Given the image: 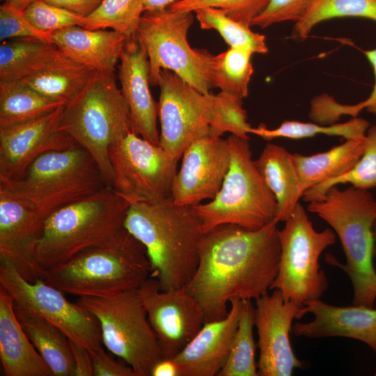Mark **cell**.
<instances>
[{
	"label": "cell",
	"mask_w": 376,
	"mask_h": 376,
	"mask_svg": "<svg viewBox=\"0 0 376 376\" xmlns=\"http://www.w3.org/2000/svg\"><path fill=\"white\" fill-rule=\"evenodd\" d=\"M277 224L257 230L224 224L204 233L185 288L201 305L205 322L226 317L233 299L256 301L270 290L281 256Z\"/></svg>",
	"instance_id": "cell-1"
},
{
	"label": "cell",
	"mask_w": 376,
	"mask_h": 376,
	"mask_svg": "<svg viewBox=\"0 0 376 376\" xmlns=\"http://www.w3.org/2000/svg\"><path fill=\"white\" fill-rule=\"evenodd\" d=\"M124 228L145 247L150 276L162 290L185 286L197 267L204 235L192 206L176 204L172 196L130 205Z\"/></svg>",
	"instance_id": "cell-2"
},
{
	"label": "cell",
	"mask_w": 376,
	"mask_h": 376,
	"mask_svg": "<svg viewBox=\"0 0 376 376\" xmlns=\"http://www.w3.org/2000/svg\"><path fill=\"white\" fill-rule=\"evenodd\" d=\"M307 210L325 221L339 237L346 264L332 256H327L326 260L349 276L354 289L352 304L373 307L376 301L374 196L368 189L354 186L340 189L335 185L321 198L309 202Z\"/></svg>",
	"instance_id": "cell-3"
},
{
	"label": "cell",
	"mask_w": 376,
	"mask_h": 376,
	"mask_svg": "<svg viewBox=\"0 0 376 376\" xmlns=\"http://www.w3.org/2000/svg\"><path fill=\"white\" fill-rule=\"evenodd\" d=\"M150 276L144 246L124 227L107 242L42 272L45 282L78 297L139 289Z\"/></svg>",
	"instance_id": "cell-4"
},
{
	"label": "cell",
	"mask_w": 376,
	"mask_h": 376,
	"mask_svg": "<svg viewBox=\"0 0 376 376\" xmlns=\"http://www.w3.org/2000/svg\"><path fill=\"white\" fill-rule=\"evenodd\" d=\"M130 205L104 187L58 208L46 220L36 246L42 271L111 239L124 227Z\"/></svg>",
	"instance_id": "cell-5"
},
{
	"label": "cell",
	"mask_w": 376,
	"mask_h": 376,
	"mask_svg": "<svg viewBox=\"0 0 376 376\" xmlns=\"http://www.w3.org/2000/svg\"><path fill=\"white\" fill-rule=\"evenodd\" d=\"M60 129L90 153L106 187L111 188L109 148L133 132L130 109L115 72L95 71L82 91L64 105Z\"/></svg>",
	"instance_id": "cell-6"
},
{
	"label": "cell",
	"mask_w": 376,
	"mask_h": 376,
	"mask_svg": "<svg viewBox=\"0 0 376 376\" xmlns=\"http://www.w3.org/2000/svg\"><path fill=\"white\" fill-rule=\"evenodd\" d=\"M229 170L216 196L192 206L204 233L224 224L257 230L274 222L276 199L256 168L248 139L231 134Z\"/></svg>",
	"instance_id": "cell-7"
},
{
	"label": "cell",
	"mask_w": 376,
	"mask_h": 376,
	"mask_svg": "<svg viewBox=\"0 0 376 376\" xmlns=\"http://www.w3.org/2000/svg\"><path fill=\"white\" fill-rule=\"evenodd\" d=\"M106 187L90 153L82 147L43 153L17 180L1 182L0 191L55 212L81 197Z\"/></svg>",
	"instance_id": "cell-8"
},
{
	"label": "cell",
	"mask_w": 376,
	"mask_h": 376,
	"mask_svg": "<svg viewBox=\"0 0 376 376\" xmlns=\"http://www.w3.org/2000/svg\"><path fill=\"white\" fill-rule=\"evenodd\" d=\"M77 302L98 322L107 349L131 367L135 376H150L162 355L139 289L81 297Z\"/></svg>",
	"instance_id": "cell-9"
},
{
	"label": "cell",
	"mask_w": 376,
	"mask_h": 376,
	"mask_svg": "<svg viewBox=\"0 0 376 376\" xmlns=\"http://www.w3.org/2000/svg\"><path fill=\"white\" fill-rule=\"evenodd\" d=\"M193 22V13H175L169 8L142 15L136 37L147 52L151 86L158 85L160 71L166 69L201 93H210L212 55L189 45L187 33Z\"/></svg>",
	"instance_id": "cell-10"
},
{
	"label": "cell",
	"mask_w": 376,
	"mask_h": 376,
	"mask_svg": "<svg viewBox=\"0 0 376 376\" xmlns=\"http://www.w3.org/2000/svg\"><path fill=\"white\" fill-rule=\"evenodd\" d=\"M284 222V227L278 230L281 256L270 290H279L286 301L304 306L320 299L328 288L319 258L335 243L336 234L331 228L317 231L299 203Z\"/></svg>",
	"instance_id": "cell-11"
},
{
	"label": "cell",
	"mask_w": 376,
	"mask_h": 376,
	"mask_svg": "<svg viewBox=\"0 0 376 376\" xmlns=\"http://www.w3.org/2000/svg\"><path fill=\"white\" fill-rule=\"evenodd\" d=\"M109 154L113 169L111 189L130 205L171 196L178 161L162 147L131 132L112 145Z\"/></svg>",
	"instance_id": "cell-12"
},
{
	"label": "cell",
	"mask_w": 376,
	"mask_h": 376,
	"mask_svg": "<svg viewBox=\"0 0 376 376\" xmlns=\"http://www.w3.org/2000/svg\"><path fill=\"white\" fill-rule=\"evenodd\" d=\"M0 287L15 304L34 313L59 329L72 342L91 354L104 350L97 320L77 302H70L65 293L42 279L26 280L10 263L0 260Z\"/></svg>",
	"instance_id": "cell-13"
},
{
	"label": "cell",
	"mask_w": 376,
	"mask_h": 376,
	"mask_svg": "<svg viewBox=\"0 0 376 376\" xmlns=\"http://www.w3.org/2000/svg\"><path fill=\"white\" fill-rule=\"evenodd\" d=\"M158 102L161 124L159 145L179 161L194 141L210 136L213 94H204L173 72L160 71Z\"/></svg>",
	"instance_id": "cell-14"
},
{
	"label": "cell",
	"mask_w": 376,
	"mask_h": 376,
	"mask_svg": "<svg viewBox=\"0 0 376 376\" xmlns=\"http://www.w3.org/2000/svg\"><path fill=\"white\" fill-rule=\"evenodd\" d=\"M139 292L162 358H174L205 324L201 305L185 286L162 290L152 276Z\"/></svg>",
	"instance_id": "cell-15"
},
{
	"label": "cell",
	"mask_w": 376,
	"mask_h": 376,
	"mask_svg": "<svg viewBox=\"0 0 376 376\" xmlns=\"http://www.w3.org/2000/svg\"><path fill=\"white\" fill-rule=\"evenodd\" d=\"M308 313L306 305L285 300L278 290L256 300L254 325L258 336V375L290 376L295 368L303 367V362L292 349L290 334L293 320H300Z\"/></svg>",
	"instance_id": "cell-16"
},
{
	"label": "cell",
	"mask_w": 376,
	"mask_h": 376,
	"mask_svg": "<svg viewBox=\"0 0 376 376\" xmlns=\"http://www.w3.org/2000/svg\"><path fill=\"white\" fill-rule=\"evenodd\" d=\"M63 107L29 121L0 127V182L22 178L32 162L45 152L79 146L60 129Z\"/></svg>",
	"instance_id": "cell-17"
},
{
	"label": "cell",
	"mask_w": 376,
	"mask_h": 376,
	"mask_svg": "<svg viewBox=\"0 0 376 376\" xmlns=\"http://www.w3.org/2000/svg\"><path fill=\"white\" fill-rule=\"evenodd\" d=\"M175 175L171 196L180 205L194 206L212 200L221 188L229 170L228 139L206 136L192 141L182 153Z\"/></svg>",
	"instance_id": "cell-18"
},
{
	"label": "cell",
	"mask_w": 376,
	"mask_h": 376,
	"mask_svg": "<svg viewBox=\"0 0 376 376\" xmlns=\"http://www.w3.org/2000/svg\"><path fill=\"white\" fill-rule=\"evenodd\" d=\"M49 216L25 201L0 191V260L26 280L42 279L36 246Z\"/></svg>",
	"instance_id": "cell-19"
},
{
	"label": "cell",
	"mask_w": 376,
	"mask_h": 376,
	"mask_svg": "<svg viewBox=\"0 0 376 376\" xmlns=\"http://www.w3.org/2000/svg\"><path fill=\"white\" fill-rule=\"evenodd\" d=\"M120 90L128 105L133 132L150 143L159 145L157 127L158 103L150 90V65L145 47L135 36L128 39L118 65Z\"/></svg>",
	"instance_id": "cell-20"
},
{
	"label": "cell",
	"mask_w": 376,
	"mask_h": 376,
	"mask_svg": "<svg viewBox=\"0 0 376 376\" xmlns=\"http://www.w3.org/2000/svg\"><path fill=\"white\" fill-rule=\"evenodd\" d=\"M242 301L230 303L226 317L205 322L189 343L173 358L181 376H217L224 366L235 334Z\"/></svg>",
	"instance_id": "cell-21"
},
{
	"label": "cell",
	"mask_w": 376,
	"mask_h": 376,
	"mask_svg": "<svg viewBox=\"0 0 376 376\" xmlns=\"http://www.w3.org/2000/svg\"><path fill=\"white\" fill-rule=\"evenodd\" d=\"M313 315L308 322H296L292 332L297 337H346L361 341L376 352V309L361 305L337 306L320 299L305 304Z\"/></svg>",
	"instance_id": "cell-22"
},
{
	"label": "cell",
	"mask_w": 376,
	"mask_h": 376,
	"mask_svg": "<svg viewBox=\"0 0 376 376\" xmlns=\"http://www.w3.org/2000/svg\"><path fill=\"white\" fill-rule=\"evenodd\" d=\"M53 44L69 58L97 72H115L128 40L114 30L69 26L50 33Z\"/></svg>",
	"instance_id": "cell-23"
},
{
	"label": "cell",
	"mask_w": 376,
	"mask_h": 376,
	"mask_svg": "<svg viewBox=\"0 0 376 376\" xmlns=\"http://www.w3.org/2000/svg\"><path fill=\"white\" fill-rule=\"evenodd\" d=\"M14 299L0 287V359L6 376H54L16 316Z\"/></svg>",
	"instance_id": "cell-24"
},
{
	"label": "cell",
	"mask_w": 376,
	"mask_h": 376,
	"mask_svg": "<svg viewBox=\"0 0 376 376\" xmlns=\"http://www.w3.org/2000/svg\"><path fill=\"white\" fill-rule=\"evenodd\" d=\"M254 163L276 199L278 210L274 223L285 221L301 198L292 153L282 146L267 143Z\"/></svg>",
	"instance_id": "cell-25"
},
{
	"label": "cell",
	"mask_w": 376,
	"mask_h": 376,
	"mask_svg": "<svg viewBox=\"0 0 376 376\" xmlns=\"http://www.w3.org/2000/svg\"><path fill=\"white\" fill-rule=\"evenodd\" d=\"M364 148L365 136L346 139L342 144L326 152L309 156L292 154L301 197L308 189L349 172L362 156Z\"/></svg>",
	"instance_id": "cell-26"
},
{
	"label": "cell",
	"mask_w": 376,
	"mask_h": 376,
	"mask_svg": "<svg viewBox=\"0 0 376 376\" xmlns=\"http://www.w3.org/2000/svg\"><path fill=\"white\" fill-rule=\"evenodd\" d=\"M65 56L54 44L36 38L1 41L0 81L22 80Z\"/></svg>",
	"instance_id": "cell-27"
},
{
	"label": "cell",
	"mask_w": 376,
	"mask_h": 376,
	"mask_svg": "<svg viewBox=\"0 0 376 376\" xmlns=\"http://www.w3.org/2000/svg\"><path fill=\"white\" fill-rule=\"evenodd\" d=\"M19 322L54 376H74L70 339L38 315L14 305Z\"/></svg>",
	"instance_id": "cell-28"
},
{
	"label": "cell",
	"mask_w": 376,
	"mask_h": 376,
	"mask_svg": "<svg viewBox=\"0 0 376 376\" xmlns=\"http://www.w3.org/2000/svg\"><path fill=\"white\" fill-rule=\"evenodd\" d=\"M95 70L65 56L22 81L45 97L66 104L87 85Z\"/></svg>",
	"instance_id": "cell-29"
},
{
	"label": "cell",
	"mask_w": 376,
	"mask_h": 376,
	"mask_svg": "<svg viewBox=\"0 0 376 376\" xmlns=\"http://www.w3.org/2000/svg\"><path fill=\"white\" fill-rule=\"evenodd\" d=\"M64 105L41 95L22 80L0 81V127L29 121Z\"/></svg>",
	"instance_id": "cell-30"
},
{
	"label": "cell",
	"mask_w": 376,
	"mask_h": 376,
	"mask_svg": "<svg viewBox=\"0 0 376 376\" xmlns=\"http://www.w3.org/2000/svg\"><path fill=\"white\" fill-rule=\"evenodd\" d=\"M255 306L252 300H243L237 328L228 358L217 376H258L256 362L257 344L253 338Z\"/></svg>",
	"instance_id": "cell-31"
},
{
	"label": "cell",
	"mask_w": 376,
	"mask_h": 376,
	"mask_svg": "<svg viewBox=\"0 0 376 376\" xmlns=\"http://www.w3.org/2000/svg\"><path fill=\"white\" fill-rule=\"evenodd\" d=\"M253 54L246 49L230 47L218 55H212L210 63L212 86L246 97L253 73L251 61Z\"/></svg>",
	"instance_id": "cell-32"
},
{
	"label": "cell",
	"mask_w": 376,
	"mask_h": 376,
	"mask_svg": "<svg viewBox=\"0 0 376 376\" xmlns=\"http://www.w3.org/2000/svg\"><path fill=\"white\" fill-rule=\"evenodd\" d=\"M368 127L369 123L366 120L356 117L345 123H333L328 125L297 120H285L274 129H268L264 125H260L258 127H251L249 133L268 141L281 137L301 139L313 137L318 134L342 136L346 139H357L366 136Z\"/></svg>",
	"instance_id": "cell-33"
},
{
	"label": "cell",
	"mask_w": 376,
	"mask_h": 376,
	"mask_svg": "<svg viewBox=\"0 0 376 376\" xmlns=\"http://www.w3.org/2000/svg\"><path fill=\"white\" fill-rule=\"evenodd\" d=\"M144 12V0H103L95 11L84 17L81 26L114 30L131 39L136 36Z\"/></svg>",
	"instance_id": "cell-34"
},
{
	"label": "cell",
	"mask_w": 376,
	"mask_h": 376,
	"mask_svg": "<svg viewBox=\"0 0 376 376\" xmlns=\"http://www.w3.org/2000/svg\"><path fill=\"white\" fill-rule=\"evenodd\" d=\"M194 13L201 29H215L230 47L246 49L253 54L268 52L264 35L253 32L249 26L230 18L222 10L204 8Z\"/></svg>",
	"instance_id": "cell-35"
},
{
	"label": "cell",
	"mask_w": 376,
	"mask_h": 376,
	"mask_svg": "<svg viewBox=\"0 0 376 376\" xmlns=\"http://www.w3.org/2000/svg\"><path fill=\"white\" fill-rule=\"evenodd\" d=\"M343 17H364L376 22V0H318L295 22L292 36L304 40L318 24Z\"/></svg>",
	"instance_id": "cell-36"
},
{
	"label": "cell",
	"mask_w": 376,
	"mask_h": 376,
	"mask_svg": "<svg viewBox=\"0 0 376 376\" xmlns=\"http://www.w3.org/2000/svg\"><path fill=\"white\" fill-rule=\"evenodd\" d=\"M350 183L363 189L376 187V125L368 129L363 153L347 173L322 182L304 192L303 199L311 202L321 198L331 187Z\"/></svg>",
	"instance_id": "cell-37"
},
{
	"label": "cell",
	"mask_w": 376,
	"mask_h": 376,
	"mask_svg": "<svg viewBox=\"0 0 376 376\" xmlns=\"http://www.w3.org/2000/svg\"><path fill=\"white\" fill-rule=\"evenodd\" d=\"M242 97L221 91L213 96L210 136L221 137L230 132L244 139L249 140L248 134L251 127L247 122L246 111L242 106Z\"/></svg>",
	"instance_id": "cell-38"
},
{
	"label": "cell",
	"mask_w": 376,
	"mask_h": 376,
	"mask_svg": "<svg viewBox=\"0 0 376 376\" xmlns=\"http://www.w3.org/2000/svg\"><path fill=\"white\" fill-rule=\"evenodd\" d=\"M269 0H178L169 8L188 13L204 8H219L230 18L251 26V23L266 8Z\"/></svg>",
	"instance_id": "cell-39"
},
{
	"label": "cell",
	"mask_w": 376,
	"mask_h": 376,
	"mask_svg": "<svg viewBox=\"0 0 376 376\" xmlns=\"http://www.w3.org/2000/svg\"><path fill=\"white\" fill-rule=\"evenodd\" d=\"M37 29L45 33L82 25L84 17L43 0H33L22 12Z\"/></svg>",
	"instance_id": "cell-40"
},
{
	"label": "cell",
	"mask_w": 376,
	"mask_h": 376,
	"mask_svg": "<svg viewBox=\"0 0 376 376\" xmlns=\"http://www.w3.org/2000/svg\"><path fill=\"white\" fill-rule=\"evenodd\" d=\"M318 0H269L251 26L266 28L274 24L301 19Z\"/></svg>",
	"instance_id": "cell-41"
},
{
	"label": "cell",
	"mask_w": 376,
	"mask_h": 376,
	"mask_svg": "<svg viewBox=\"0 0 376 376\" xmlns=\"http://www.w3.org/2000/svg\"><path fill=\"white\" fill-rule=\"evenodd\" d=\"M17 38H36L53 43L50 33L36 29L22 12L2 3L0 6V40Z\"/></svg>",
	"instance_id": "cell-42"
},
{
	"label": "cell",
	"mask_w": 376,
	"mask_h": 376,
	"mask_svg": "<svg viewBox=\"0 0 376 376\" xmlns=\"http://www.w3.org/2000/svg\"><path fill=\"white\" fill-rule=\"evenodd\" d=\"M91 355L93 376H135L131 367L116 362L104 350Z\"/></svg>",
	"instance_id": "cell-43"
},
{
	"label": "cell",
	"mask_w": 376,
	"mask_h": 376,
	"mask_svg": "<svg viewBox=\"0 0 376 376\" xmlns=\"http://www.w3.org/2000/svg\"><path fill=\"white\" fill-rule=\"evenodd\" d=\"M364 54L371 64L375 76V83L373 91L369 97L357 104L353 105L341 104L338 102H335L331 108L333 116L339 119L343 115L352 116L354 118L363 109L367 108L368 106L376 102V48L364 52Z\"/></svg>",
	"instance_id": "cell-44"
},
{
	"label": "cell",
	"mask_w": 376,
	"mask_h": 376,
	"mask_svg": "<svg viewBox=\"0 0 376 376\" xmlns=\"http://www.w3.org/2000/svg\"><path fill=\"white\" fill-rule=\"evenodd\" d=\"M74 360V376H93L92 357L85 347L70 340Z\"/></svg>",
	"instance_id": "cell-45"
},
{
	"label": "cell",
	"mask_w": 376,
	"mask_h": 376,
	"mask_svg": "<svg viewBox=\"0 0 376 376\" xmlns=\"http://www.w3.org/2000/svg\"><path fill=\"white\" fill-rule=\"evenodd\" d=\"M83 17L91 14L103 0H43Z\"/></svg>",
	"instance_id": "cell-46"
},
{
	"label": "cell",
	"mask_w": 376,
	"mask_h": 376,
	"mask_svg": "<svg viewBox=\"0 0 376 376\" xmlns=\"http://www.w3.org/2000/svg\"><path fill=\"white\" fill-rule=\"evenodd\" d=\"M150 376H181V373L173 358H162L152 368Z\"/></svg>",
	"instance_id": "cell-47"
},
{
	"label": "cell",
	"mask_w": 376,
	"mask_h": 376,
	"mask_svg": "<svg viewBox=\"0 0 376 376\" xmlns=\"http://www.w3.org/2000/svg\"><path fill=\"white\" fill-rule=\"evenodd\" d=\"M178 0H144L145 11L162 10Z\"/></svg>",
	"instance_id": "cell-48"
},
{
	"label": "cell",
	"mask_w": 376,
	"mask_h": 376,
	"mask_svg": "<svg viewBox=\"0 0 376 376\" xmlns=\"http://www.w3.org/2000/svg\"><path fill=\"white\" fill-rule=\"evenodd\" d=\"M32 1L33 0H3V4L22 13Z\"/></svg>",
	"instance_id": "cell-49"
},
{
	"label": "cell",
	"mask_w": 376,
	"mask_h": 376,
	"mask_svg": "<svg viewBox=\"0 0 376 376\" xmlns=\"http://www.w3.org/2000/svg\"><path fill=\"white\" fill-rule=\"evenodd\" d=\"M373 232V237H374V242H375L374 256H376V219H375V221L374 222Z\"/></svg>",
	"instance_id": "cell-50"
},
{
	"label": "cell",
	"mask_w": 376,
	"mask_h": 376,
	"mask_svg": "<svg viewBox=\"0 0 376 376\" xmlns=\"http://www.w3.org/2000/svg\"><path fill=\"white\" fill-rule=\"evenodd\" d=\"M366 109L369 112L376 115V102L368 106Z\"/></svg>",
	"instance_id": "cell-51"
},
{
	"label": "cell",
	"mask_w": 376,
	"mask_h": 376,
	"mask_svg": "<svg viewBox=\"0 0 376 376\" xmlns=\"http://www.w3.org/2000/svg\"><path fill=\"white\" fill-rule=\"evenodd\" d=\"M375 375H376V373H375Z\"/></svg>",
	"instance_id": "cell-52"
}]
</instances>
